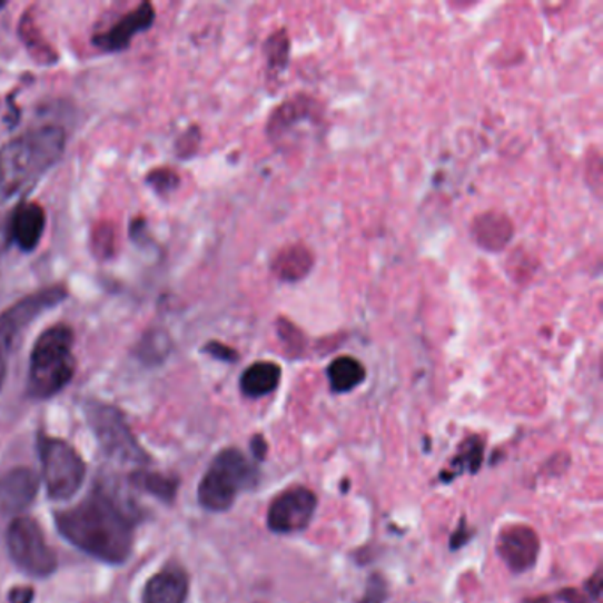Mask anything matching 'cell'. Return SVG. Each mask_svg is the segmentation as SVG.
Here are the masks:
<instances>
[{"instance_id": "14", "label": "cell", "mask_w": 603, "mask_h": 603, "mask_svg": "<svg viewBox=\"0 0 603 603\" xmlns=\"http://www.w3.org/2000/svg\"><path fill=\"white\" fill-rule=\"evenodd\" d=\"M190 591L188 573L170 565L149 579L144 590V603H185Z\"/></svg>"}, {"instance_id": "7", "label": "cell", "mask_w": 603, "mask_h": 603, "mask_svg": "<svg viewBox=\"0 0 603 603\" xmlns=\"http://www.w3.org/2000/svg\"><path fill=\"white\" fill-rule=\"evenodd\" d=\"M86 414L96 439L108 457L135 466H144L149 462L147 453L140 448V444L131 434L121 411L103 402H89L86 405Z\"/></svg>"}, {"instance_id": "16", "label": "cell", "mask_w": 603, "mask_h": 603, "mask_svg": "<svg viewBox=\"0 0 603 603\" xmlns=\"http://www.w3.org/2000/svg\"><path fill=\"white\" fill-rule=\"evenodd\" d=\"M314 266V255L303 245L285 246L273 260V273L280 280L298 281L310 273Z\"/></svg>"}, {"instance_id": "6", "label": "cell", "mask_w": 603, "mask_h": 603, "mask_svg": "<svg viewBox=\"0 0 603 603\" xmlns=\"http://www.w3.org/2000/svg\"><path fill=\"white\" fill-rule=\"evenodd\" d=\"M39 457L48 496L53 501H68L82 487L86 464L73 446L57 437L39 436Z\"/></svg>"}, {"instance_id": "8", "label": "cell", "mask_w": 603, "mask_h": 603, "mask_svg": "<svg viewBox=\"0 0 603 603\" xmlns=\"http://www.w3.org/2000/svg\"><path fill=\"white\" fill-rule=\"evenodd\" d=\"M8 551L18 569L32 577H50L57 570L56 552L45 540L43 530L31 517H18L8 530Z\"/></svg>"}, {"instance_id": "13", "label": "cell", "mask_w": 603, "mask_h": 603, "mask_svg": "<svg viewBox=\"0 0 603 603\" xmlns=\"http://www.w3.org/2000/svg\"><path fill=\"white\" fill-rule=\"evenodd\" d=\"M45 225H47V215H45L43 207L34 202H23L13 212L9 234H11L14 245L29 254V251H34L41 243Z\"/></svg>"}, {"instance_id": "27", "label": "cell", "mask_w": 603, "mask_h": 603, "mask_svg": "<svg viewBox=\"0 0 603 603\" xmlns=\"http://www.w3.org/2000/svg\"><path fill=\"white\" fill-rule=\"evenodd\" d=\"M471 535H473V531L466 526V521H462L458 530L453 533L452 548L464 547L469 542Z\"/></svg>"}, {"instance_id": "2", "label": "cell", "mask_w": 603, "mask_h": 603, "mask_svg": "<svg viewBox=\"0 0 603 603\" xmlns=\"http://www.w3.org/2000/svg\"><path fill=\"white\" fill-rule=\"evenodd\" d=\"M66 134L59 126H41L18 135L0 149V202L31 188L61 160Z\"/></svg>"}, {"instance_id": "1", "label": "cell", "mask_w": 603, "mask_h": 603, "mask_svg": "<svg viewBox=\"0 0 603 603\" xmlns=\"http://www.w3.org/2000/svg\"><path fill=\"white\" fill-rule=\"evenodd\" d=\"M137 513L112 488L96 487L73 508L57 513L62 538L108 565H122L134 551Z\"/></svg>"}, {"instance_id": "11", "label": "cell", "mask_w": 603, "mask_h": 603, "mask_svg": "<svg viewBox=\"0 0 603 603\" xmlns=\"http://www.w3.org/2000/svg\"><path fill=\"white\" fill-rule=\"evenodd\" d=\"M156 11L149 2L138 4L134 11L126 13L121 20H117L107 32L95 36L96 47L101 48L103 52H122L130 47L135 36L147 31L155 23Z\"/></svg>"}, {"instance_id": "22", "label": "cell", "mask_w": 603, "mask_h": 603, "mask_svg": "<svg viewBox=\"0 0 603 603\" xmlns=\"http://www.w3.org/2000/svg\"><path fill=\"white\" fill-rule=\"evenodd\" d=\"M167 338L161 333L156 332L152 336H146V340L140 344V358L147 363H160L167 354Z\"/></svg>"}, {"instance_id": "19", "label": "cell", "mask_w": 603, "mask_h": 603, "mask_svg": "<svg viewBox=\"0 0 603 603\" xmlns=\"http://www.w3.org/2000/svg\"><path fill=\"white\" fill-rule=\"evenodd\" d=\"M134 483L138 488H142L147 494L158 497L164 503H172L179 488V480L160 473H137L134 476Z\"/></svg>"}, {"instance_id": "4", "label": "cell", "mask_w": 603, "mask_h": 603, "mask_svg": "<svg viewBox=\"0 0 603 603\" xmlns=\"http://www.w3.org/2000/svg\"><path fill=\"white\" fill-rule=\"evenodd\" d=\"M259 471L243 452L227 448L216 455L199 485V503L209 512H227L239 492L254 488Z\"/></svg>"}, {"instance_id": "28", "label": "cell", "mask_w": 603, "mask_h": 603, "mask_svg": "<svg viewBox=\"0 0 603 603\" xmlns=\"http://www.w3.org/2000/svg\"><path fill=\"white\" fill-rule=\"evenodd\" d=\"M251 453H254V457L259 458V461H263V458L266 457L268 444H266V439H264L263 436H255L254 439H251Z\"/></svg>"}, {"instance_id": "18", "label": "cell", "mask_w": 603, "mask_h": 603, "mask_svg": "<svg viewBox=\"0 0 603 603\" xmlns=\"http://www.w3.org/2000/svg\"><path fill=\"white\" fill-rule=\"evenodd\" d=\"M328 379L333 392H350L365 380V367L356 358L340 356L329 365Z\"/></svg>"}, {"instance_id": "3", "label": "cell", "mask_w": 603, "mask_h": 603, "mask_svg": "<svg viewBox=\"0 0 603 603\" xmlns=\"http://www.w3.org/2000/svg\"><path fill=\"white\" fill-rule=\"evenodd\" d=\"M73 344V332L66 324H56L39 335L27 375L29 397L47 401L71 383L77 370Z\"/></svg>"}, {"instance_id": "15", "label": "cell", "mask_w": 603, "mask_h": 603, "mask_svg": "<svg viewBox=\"0 0 603 603\" xmlns=\"http://www.w3.org/2000/svg\"><path fill=\"white\" fill-rule=\"evenodd\" d=\"M473 236L485 250H503L513 236L512 221L500 212H485L474 220Z\"/></svg>"}, {"instance_id": "17", "label": "cell", "mask_w": 603, "mask_h": 603, "mask_svg": "<svg viewBox=\"0 0 603 603\" xmlns=\"http://www.w3.org/2000/svg\"><path fill=\"white\" fill-rule=\"evenodd\" d=\"M280 377L281 370L276 363H254L241 375V392L250 398L266 397L278 388Z\"/></svg>"}, {"instance_id": "26", "label": "cell", "mask_w": 603, "mask_h": 603, "mask_svg": "<svg viewBox=\"0 0 603 603\" xmlns=\"http://www.w3.org/2000/svg\"><path fill=\"white\" fill-rule=\"evenodd\" d=\"M9 603H32L34 590L29 586H14L9 591Z\"/></svg>"}, {"instance_id": "9", "label": "cell", "mask_w": 603, "mask_h": 603, "mask_svg": "<svg viewBox=\"0 0 603 603\" xmlns=\"http://www.w3.org/2000/svg\"><path fill=\"white\" fill-rule=\"evenodd\" d=\"M317 510V497L310 488L290 487L273 500L268 510V527L278 535L306 530Z\"/></svg>"}, {"instance_id": "5", "label": "cell", "mask_w": 603, "mask_h": 603, "mask_svg": "<svg viewBox=\"0 0 603 603\" xmlns=\"http://www.w3.org/2000/svg\"><path fill=\"white\" fill-rule=\"evenodd\" d=\"M66 298H68V289L65 285H52L47 289L29 294L0 314V389L8 377L9 359L22 340L23 333L38 319L39 315L53 306L61 305Z\"/></svg>"}, {"instance_id": "20", "label": "cell", "mask_w": 603, "mask_h": 603, "mask_svg": "<svg viewBox=\"0 0 603 603\" xmlns=\"http://www.w3.org/2000/svg\"><path fill=\"white\" fill-rule=\"evenodd\" d=\"M483 462V441L480 437H469L461 444L457 457L453 458L452 467L449 471V480L453 476H458L462 473H478L480 466Z\"/></svg>"}, {"instance_id": "10", "label": "cell", "mask_w": 603, "mask_h": 603, "mask_svg": "<svg viewBox=\"0 0 603 603\" xmlns=\"http://www.w3.org/2000/svg\"><path fill=\"white\" fill-rule=\"evenodd\" d=\"M497 554L512 572L522 573L533 569L538 557L540 538L527 526H506L497 536Z\"/></svg>"}, {"instance_id": "21", "label": "cell", "mask_w": 603, "mask_h": 603, "mask_svg": "<svg viewBox=\"0 0 603 603\" xmlns=\"http://www.w3.org/2000/svg\"><path fill=\"white\" fill-rule=\"evenodd\" d=\"M266 53H268L269 65L273 68L280 69L287 65V56H289V39L284 31L276 32L269 38L266 45Z\"/></svg>"}, {"instance_id": "24", "label": "cell", "mask_w": 603, "mask_h": 603, "mask_svg": "<svg viewBox=\"0 0 603 603\" xmlns=\"http://www.w3.org/2000/svg\"><path fill=\"white\" fill-rule=\"evenodd\" d=\"M177 179L176 174L172 170H167V168H160V170H155V172L147 176V182L155 188L158 194H167V191L176 188Z\"/></svg>"}, {"instance_id": "23", "label": "cell", "mask_w": 603, "mask_h": 603, "mask_svg": "<svg viewBox=\"0 0 603 603\" xmlns=\"http://www.w3.org/2000/svg\"><path fill=\"white\" fill-rule=\"evenodd\" d=\"M388 599V584L380 575H372L359 603H384Z\"/></svg>"}, {"instance_id": "25", "label": "cell", "mask_w": 603, "mask_h": 603, "mask_svg": "<svg viewBox=\"0 0 603 603\" xmlns=\"http://www.w3.org/2000/svg\"><path fill=\"white\" fill-rule=\"evenodd\" d=\"M206 353L211 354L215 358L224 359V362H234L237 359L236 350L230 349L227 345L220 344V342H211L206 345Z\"/></svg>"}, {"instance_id": "12", "label": "cell", "mask_w": 603, "mask_h": 603, "mask_svg": "<svg viewBox=\"0 0 603 603\" xmlns=\"http://www.w3.org/2000/svg\"><path fill=\"white\" fill-rule=\"evenodd\" d=\"M39 480L29 467H14L0 476V515L13 517L31 506L38 496Z\"/></svg>"}]
</instances>
